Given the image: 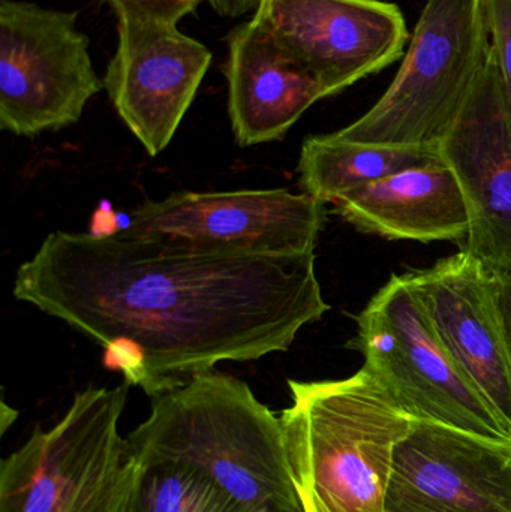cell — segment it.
Wrapping results in <instances>:
<instances>
[{
    "mask_svg": "<svg viewBox=\"0 0 511 512\" xmlns=\"http://www.w3.org/2000/svg\"><path fill=\"white\" fill-rule=\"evenodd\" d=\"M14 297L104 346L131 337L147 352V396L293 345L330 309L315 255L195 252L167 240L56 231L18 268Z\"/></svg>",
    "mask_w": 511,
    "mask_h": 512,
    "instance_id": "cell-1",
    "label": "cell"
},
{
    "mask_svg": "<svg viewBox=\"0 0 511 512\" xmlns=\"http://www.w3.org/2000/svg\"><path fill=\"white\" fill-rule=\"evenodd\" d=\"M126 439L138 462L192 466L242 512H303L281 417L233 376L198 373L155 397Z\"/></svg>",
    "mask_w": 511,
    "mask_h": 512,
    "instance_id": "cell-2",
    "label": "cell"
},
{
    "mask_svg": "<svg viewBox=\"0 0 511 512\" xmlns=\"http://www.w3.org/2000/svg\"><path fill=\"white\" fill-rule=\"evenodd\" d=\"M281 414L303 512H386L399 442L413 418L363 366L336 381H288Z\"/></svg>",
    "mask_w": 511,
    "mask_h": 512,
    "instance_id": "cell-3",
    "label": "cell"
},
{
    "mask_svg": "<svg viewBox=\"0 0 511 512\" xmlns=\"http://www.w3.org/2000/svg\"><path fill=\"white\" fill-rule=\"evenodd\" d=\"M131 385L86 388L0 465V512H125L138 460L120 435Z\"/></svg>",
    "mask_w": 511,
    "mask_h": 512,
    "instance_id": "cell-4",
    "label": "cell"
},
{
    "mask_svg": "<svg viewBox=\"0 0 511 512\" xmlns=\"http://www.w3.org/2000/svg\"><path fill=\"white\" fill-rule=\"evenodd\" d=\"M491 53L483 0H428L389 89L342 140L438 150Z\"/></svg>",
    "mask_w": 511,
    "mask_h": 512,
    "instance_id": "cell-5",
    "label": "cell"
},
{
    "mask_svg": "<svg viewBox=\"0 0 511 512\" xmlns=\"http://www.w3.org/2000/svg\"><path fill=\"white\" fill-rule=\"evenodd\" d=\"M357 327L351 346L413 420L511 442L503 421L438 339L405 274L390 277L357 316Z\"/></svg>",
    "mask_w": 511,
    "mask_h": 512,
    "instance_id": "cell-6",
    "label": "cell"
},
{
    "mask_svg": "<svg viewBox=\"0 0 511 512\" xmlns=\"http://www.w3.org/2000/svg\"><path fill=\"white\" fill-rule=\"evenodd\" d=\"M77 11L0 0V128L35 137L74 125L104 89Z\"/></svg>",
    "mask_w": 511,
    "mask_h": 512,
    "instance_id": "cell-7",
    "label": "cell"
},
{
    "mask_svg": "<svg viewBox=\"0 0 511 512\" xmlns=\"http://www.w3.org/2000/svg\"><path fill=\"white\" fill-rule=\"evenodd\" d=\"M123 236L161 239L207 254L315 255L326 203L288 189L177 192L131 213Z\"/></svg>",
    "mask_w": 511,
    "mask_h": 512,
    "instance_id": "cell-8",
    "label": "cell"
},
{
    "mask_svg": "<svg viewBox=\"0 0 511 512\" xmlns=\"http://www.w3.org/2000/svg\"><path fill=\"white\" fill-rule=\"evenodd\" d=\"M252 18L326 98L398 62L410 38L401 8L383 0H258Z\"/></svg>",
    "mask_w": 511,
    "mask_h": 512,
    "instance_id": "cell-9",
    "label": "cell"
},
{
    "mask_svg": "<svg viewBox=\"0 0 511 512\" xmlns=\"http://www.w3.org/2000/svg\"><path fill=\"white\" fill-rule=\"evenodd\" d=\"M438 155L455 173L470 215L461 251L492 273L511 267V117L492 50Z\"/></svg>",
    "mask_w": 511,
    "mask_h": 512,
    "instance_id": "cell-10",
    "label": "cell"
},
{
    "mask_svg": "<svg viewBox=\"0 0 511 512\" xmlns=\"http://www.w3.org/2000/svg\"><path fill=\"white\" fill-rule=\"evenodd\" d=\"M386 512H511V442L414 420L396 448Z\"/></svg>",
    "mask_w": 511,
    "mask_h": 512,
    "instance_id": "cell-11",
    "label": "cell"
},
{
    "mask_svg": "<svg viewBox=\"0 0 511 512\" xmlns=\"http://www.w3.org/2000/svg\"><path fill=\"white\" fill-rule=\"evenodd\" d=\"M405 276L438 339L511 435V351L495 273L459 251Z\"/></svg>",
    "mask_w": 511,
    "mask_h": 512,
    "instance_id": "cell-12",
    "label": "cell"
},
{
    "mask_svg": "<svg viewBox=\"0 0 511 512\" xmlns=\"http://www.w3.org/2000/svg\"><path fill=\"white\" fill-rule=\"evenodd\" d=\"M212 65V51L179 27L117 23L104 89L150 156L173 140Z\"/></svg>",
    "mask_w": 511,
    "mask_h": 512,
    "instance_id": "cell-13",
    "label": "cell"
},
{
    "mask_svg": "<svg viewBox=\"0 0 511 512\" xmlns=\"http://www.w3.org/2000/svg\"><path fill=\"white\" fill-rule=\"evenodd\" d=\"M227 45L228 113L239 146L282 140L326 98L318 81L254 18L234 27Z\"/></svg>",
    "mask_w": 511,
    "mask_h": 512,
    "instance_id": "cell-14",
    "label": "cell"
},
{
    "mask_svg": "<svg viewBox=\"0 0 511 512\" xmlns=\"http://www.w3.org/2000/svg\"><path fill=\"white\" fill-rule=\"evenodd\" d=\"M335 206L357 230L387 240L456 242L462 248L470 234L461 186L441 158L357 189Z\"/></svg>",
    "mask_w": 511,
    "mask_h": 512,
    "instance_id": "cell-15",
    "label": "cell"
},
{
    "mask_svg": "<svg viewBox=\"0 0 511 512\" xmlns=\"http://www.w3.org/2000/svg\"><path fill=\"white\" fill-rule=\"evenodd\" d=\"M438 158V150L353 143L335 132L314 135L300 153V185L311 197L336 204L357 189Z\"/></svg>",
    "mask_w": 511,
    "mask_h": 512,
    "instance_id": "cell-16",
    "label": "cell"
},
{
    "mask_svg": "<svg viewBox=\"0 0 511 512\" xmlns=\"http://www.w3.org/2000/svg\"><path fill=\"white\" fill-rule=\"evenodd\" d=\"M125 512H242L192 466L179 462H138Z\"/></svg>",
    "mask_w": 511,
    "mask_h": 512,
    "instance_id": "cell-17",
    "label": "cell"
},
{
    "mask_svg": "<svg viewBox=\"0 0 511 512\" xmlns=\"http://www.w3.org/2000/svg\"><path fill=\"white\" fill-rule=\"evenodd\" d=\"M119 24L177 27L203 0H105Z\"/></svg>",
    "mask_w": 511,
    "mask_h": 512,
    "instance_id": "cell-18",
    "label": "cell"
},
{
    "mask_svg": "<svg viewBox=\"0 0 511 512\" xmlns=\"http://www.w3.org/2000/svg\"><path fill=\"white\" fill-rule=\"evenodd\" d=\"M491 50L511 117V0H483Z\"/></svg>",
    "mask_w": 511,
    "mask_h": 512,
    "instance_id": "cell-19",
    "label": "cell"
},
{
    "mask_svg": "<svg viewBox=\"0 0 511 512\" xmlns=\"http://www.w3.org/2000/svg\"><path fill=\"white\" fill-rule=\"evenodd\" d=\"M102 364L105 369L122 372L129 385H137L146 390L149 384L147 352L131 337H114L110 342L105 343Z\"/></svg>",
    "mask_w": 511,
    "mask_h": 512,
    "instance_id": "cell-20",
    "label": "cell"
},
{
    "mask_svg": "<svg viewBox=\"0 0 511 512\" xmlns=\"http://www.w3.org/2000/svg\"><path fill=\"white\" fill-rule=\"evenodd\" d=\"M119 213L108 200L99 201L89 222V234L95 239H110L122 233Z\"/></svg>",
    "mask_w": 511,
    "mask_h": 512,
    "instance_id": "cell-21",
    "label": "cell"
},
{
    "mask_svg": "<svg viewBox=\"0 0 511 512\" xmlns=\"http://www.w3.org/2000/svg\"><path fill=\"white\" fill-rule=\"evenodd\" d=\"M495 283H497L498 309H500L501 321H503L511 351V267L495 273Z\"/></svg>",
    "mask_w": 511,
    "mask_h": 512,
    "instance_id": "cell-22",
    "label": "cell"
},
{
    "mask_svg": "<svg viewBox=\"0 0 511 512\" xmlns=\"http://www.w3.org/2000/svg\"><path fill=\"white\" fill-rule=\"evenodd\" d=\"M221 17L239 18L255 11L258 0H203Z\"/></svg>",
    "mask_w": 511,
    "mask_h": 512,
    "instance_id": "cell-23",
    "label": "cell"
}]
</instances>
